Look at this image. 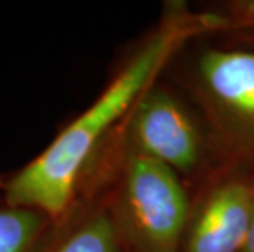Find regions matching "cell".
I'll return each mask as SVG.
<instances>
[{
    "label": "cell",
    "mask_w": 254,
    "mask_h": 252,
    "mask_svg": "<svg viewBox=\"0 0 254 252\" xmlns=\"http://www.w3.org/2000/svg\"><path fill=\"white\" fill-rule=\"evenodd\" d=\"M128 148L174 170L195 190L215 170L202 116L164 76L139 97L118 125Z\"/></svg>",
    "instance_id": "obj_4"
},
{
    "label": "cell",
    "mask_w": 254,
    "mask_h": 252,
    "mask_svg": "<svg viewBox=\"0 0 254 252\" xmlns=\"http://www.w3.org/2000/svg\"><path fill=\"white\" fill-rule=\"evenodd\" d=\"M207 128L215 169L254 165V50L205 33L187 41L164 74Z\"/></svg>",
    "instance_id": "obj_2"
},
{
    "label": "cell",
    "mask_w": 254,
    "mask_h": 252,
    "mask_svg": "<svg viewBox=\"0 0 254 252\" xmlns=\"http://www.w3.org/2000/svg\"><path fill=\"white\" fill-rule=\"evenodd\" d=\"M5 182H7V175H0V202L3 200V190H5Z\"/></svg>",
    "instance_id": "obj_9"
},
{
    "label": "cell",
    "mask_w": 254,
    "mask_h": 252,
    "mask_svg": "<svg viewBox=\"0 0 254 252\" xmlns=\"http://www.w3.org/2000/svg\"><path fill=\"white\" fill-rule=\"evenodd\" d=\"M80 184L95 185L105 195L128 252H181L190 192L174 170L128 148L118 126L92 157Z\"/></svg>",
    "instance_id": "obj_3"
},
{
    "label": "cell",
    "mask_w": 254,
    "mask_h": 252,
    "mask_svg": "<svg viewBox=\"0 0 254 252\" xmlns=\"http://www.w3.org/2000/svg\"><path fill=\"white\" fill-rule=\"evenodd\" d=\"M55 219L33 208L0 202V252H38Z\"/></svg>",
    "instance_id": "obj_7"
},
{
    "label": "cell",
    "mask_w": 254,
    "mask_h": 252,
    "mask_svg": "<svg viewBox=\"0 0 254 252\" xmlns=\"http://www.w3.org/2000/svg\"><path fill=\"white\" fill-rule=\"evenodd\" d=\"M254 216V165L218 167L190 192L181 252H241Z\"/></svg>",
    "instance_id": "obj_5"
},
{
    "label": "cell",
    "mask_w": 254,
    "mask_h": 252,
    "mask_svg": "<svg viewBox=\"0 0 254 252\" xmlns=\"http://www.w3.org/2000/svg\"><path fill=\"white\" fill-rule=\"evenodd\" d=\"M241 252H254V216H253V223H251V229L250 234H248V239L245 243V248Z\"/></svg>",
    "instance_id": "obj_8"
},
{
    "label": "cell",
    "mask_w": 254,
    "mask_h": 252,
    "mask_svg": "<svg viewBox=\"0 0 254 252\" xmlns=\"http://www.w3.org/2000/svg\"><path fill=\"white\" fill-rule=\"evenodd\" d=\"M208 33L200 10L167 3L163 17L125 51L95 100L56 133L17 172L7 175L3 202L33 208L56 221L77 197L85 167L139 97L166 74L187 41Z\"/></svg>",
    "instance_id": "obj_1"
},
{
    "label": "cell",
    "mask_w": 254,
    "mask_h": 252,
    "mask_svg": "<svg viewBox=\"0 0 254 252\" xmlns=\"http://www.w3.org/2000/svg\"><path fill=\"white\" fill-rule=\"evenodd\" d=\"M38 252H128L105 195L80 184L72 206L56 219Z\"/></svg>",
    "instance_id": "obj_6"
}]
</instances>
